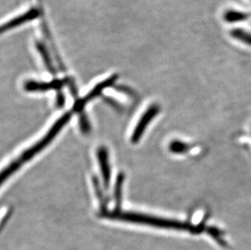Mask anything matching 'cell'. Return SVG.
I'll list each match as a JSON object with an SVG mask.
<instances>
[{
    "label": "cell",
    "mask_w": 251,
    "mask_h": 250,
    "mask_svg": "<svg viewBox=\"0 0 251 250\" xmlns=\"http://www.w3.org/2000/svg\"><path fill=\"white\" fill-rule=\"evenodd\" d=\"M101 216L110 220L148 225V226H155L159 228L175 229L179 231H190L193 234H199L203 231V226H195L185 223L165 220L162 218L154 217V216L143 215L139 213L125 212L120 210H115L113 211L102 210Z\"/></svg>",
    "instance_id": "6da1fadb"
},
{
    "label": "cell",
    "mask_w": 251,
    "mask_h": 250,
    "mask_svg": "<svg viewBox=\"0 0 251 250\" xmlns=\"http://www.w3.org/2000/svg\"><path fill=\"white\" fill-rule=\"evenodd\" d=\"M71 117L72 112H67L66 114H64V116L59 119V121L55 122V125H53L52 127L39 142L24 151L16 160L10 163L6 168L0 171V187L11 175H13L18 169L22 168V166L24 163L33 159V157H35L37 154L40 153L41 151L45 149L46 147L52 142L57 135L59 134L62 128L68 124Z\"/></svg>",
    "instance_id": "7a4b0ae2"
},
{
    "label": "cell",
    "mask_w": 251,
    "mask_h": 250,
    "mask_svg": "<svg viewBox=\"0 0 251 250\" xmlns=\"http://www.w3.org/2000/svg\"><path fill=\"white\" fill-rule=\"evenodd\" d=\"M117 78H118V75H113L112 76H111V77L107 78V80H103L102 82H100V84L96 85L95 88H93L92 90H91L86 96H85V97L82 98L81 100L76 101L75 105H74V111H75V112H80V111H82L85 105H86L89 101H92L94 99L98 97L105 89L112 86L114 83L116 82Z\"/></svg>",
    "instance_id": "3957f363"
},
{
    "label": "cell",
    "mask_w": 251,
    "mask_h": 250,
    "mask_svg": "<svg viewBox=\"0 0 251 250\" xmlns=\"http://www.w3.org/2000/svg\"><path fill=\"white\" fill-rule=\"evenodd\" d=\"M158 112H159V107L155 105L147 109V111L142 116V118L140 119L135 129L133 130V135L131 137V141L133 143H137L139 142V140L141 139V137L144 133L145 130L147 128V125L151 123L152 119L156 116Z\"/></svg>",
    "instance_id": "277c9868"
},
{
    "label": "cell",
    "mask_w": 251,
    "mask_h": 250,
    "mask_svg": "<svg viewBox=\"0 0 251 250\" xmlns=\"http://www.w3.org/2000/svg\"><path fill=\"white\" fill-rule=\"evenodd\" d=\"M39 16H40V11L38 8L30 9L24 14L21 15L19 17H15L13 19L10 20L9 22L1 25H0V34L11 30L12 28L17 27V26L22 25L25 23L35 20Z\"/></svg>",
    "instance_id": "5b68a950"
},
{
    "label": "cell",
    "mask_w": 251,
    "mask_h": 250,
    "mask_svg": "<svg viewBox=\"0 0 251 250\" xmlns=\"http://www.w3.org/2000/svg\"><path fill=\"white\" fill-rule=\"evenodd\" d=\"M64 80H54L50 82H37V81H27L25 84V90L28 92H43L51 90H59L64 85Z\"/></svg>",
    "instance_id": "8992f818"
},
{
    "label": "cell",
    "mask_w": 251,
    "mask_h": 250,
    "mask_svg": "<svg viewBox=\"0 0 251 250\" xmlns=\"http://www.w3.org/2000/svg\"><path fill=\"white\" fill-rule=\"evenodd\" d=\"M98 158H99L103 184L105 188L107 189L109 187L110 180H111V168H110L107 150L104 147H101L98 150Z\"/></svg>",
    "instance_id": "52a82bcc"
},
{
    "label": "cell",
    "mask_w": 251,
    "mask_h": 250,
    "mask_svg": "<svg viewBox=\"0 0 251 250\" xmlns=\"http://www.w3.org/2000/svg\"><path fill=\"white\" fill-rule=\"evenodd\" d=\"M249 15L245 12L235 11V10H228L224 14V20L227 23H235V22H243L249 18Z\"/></svg>",
    "instance_id": "ba28073f"
},
{
    "label": "cell",
    "mask_w": 251,
    "mask_h": 250,
    "mask_svg": "<svg viewBox=\"0 0 251 250\" xmlns=\"http://www.w3.org/2000/svg\"><path fill=\"white\" fill-rule=\"evenodd\" d=\"M230 35L232 38L241 41L242 43L251 47V33L249 32L243 30V29H240V28H236L230 32Z\"/></svg>",
    "instance_id": "9c48e42d"
},
{
    "label": "cell",
    "mask_w": 251,
    "mask_h": 250,
    "mask_svg": "<svg viewBox=\"0 0 251 250\" xmlns=\"http://www.w3.org/2000/svg\"><path fill=\"white\" fill-rule=\"evenodd\" d=\"M124 179L125 176L123 174H120L117 177L115 187V200H116V206H120L121 202V197H122V189H123Z\"/></svg>",
    "instance_id": "30bf717a"
},
{
    "label": "cell",
    "mask_w": 251,
    "mask_h": 250,
    "mask_svg": "<svg viewBox=\"0 0 251 250\" xmlns=\"http://www.w3.org/2000/svg\"><path fill=\"white\" fill-rule=\"evenodd\" d=\"M37 48H38V51L40 52L41 55L43 57L44 63H45L46 66L48 68V70L51 72V73H54L52 62L50 61V55L48 54V50L46 49L45 47L41 43H38Z\"/></svg>",
    "instance_id": "8fae6325"
},
{
    "label": "cell",
    "mask_w": 251,
    "mask_h": 250,
    "mask_svg": "<svg viewBox=\"0 0 251 250\" xmlns=\"http://www.w3.org/2000/svg\"><path fill=\"white\" fill-rule=\"evenodd\" d=\"M80 127H81V132L83 134H88L90 132V122L88 121L87 117L85 114H82L80 116Z\"/></svg>",
    "instance_id": "7c38bea8"
},
{
    "label": "cell",
    "mask_w": 251,
    "mask_h": 250,
    "mask_svg": "<svg viewBox=\"0 0 251 250\" xmlns=\"http://www.w3.org/2000/svg\"><path fill=\"white\" fill-rule=\"evenodd\" d=\"M57 102H58V105L59 106H63V104L64 103V97L62 95H59L58 96V100H57Z\"/></svg>",
    "instance_id": "4fadbf2b"
}]
</instances>
